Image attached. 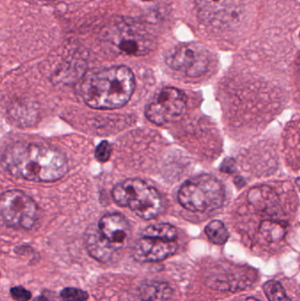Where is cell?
Instances as JSON below:
<instances>
[{"label": "cell", "instance_id": "obj_1", "mask_svg": "<svg viewBox=\"0 0 300 301\" xmlns=\"http://www.w3.org/2000/svg\"><path fill=\"white\" fill-rule=\"evenodd\" d=\"M4 164L12 176L37 182H52L67 172L62 153L47 145L16 144L6 150Z\"/></svg>", "mask_w": 300, "mask_h": 301}, {"label": "cell", "instance_id": "obj_2", "mask_svg": "<svg viewBox=\"0 0 300 301\" xmlns=\"http://www.w3.org/2000/svg\"><path fill=\"white\" fill-rule=\"evenodd\" d=\"M135 78L128 67H109L94 72L83 82L81 95L86 105L96 110H115L129 102Z\"/></svg>", "mask_w": 300, "mask_h": 301}, {"label": "cell", "instance_id": "obj_3", "mask_svg": "<svg viewBox=\"0 0 300 301\" xmlns=\"http://www.w3.org/2000/svg\"><path fill=\"white\" fill-rule=\"evenodd\" d=\"M102 36L109 47L123 55H146L155 47L154 37L133 20H117L104 29Z\"/></svg>", "mask_w": 300, "mask_h": 301}, {"label": "cell", "instance_id": "obj_4", "mask_svg": "<svg viewBox=\"0 0 300 301\" xmlns=\"http://www.w3.org/2000/svg\"><path fill=\"white\" fill-rule=\"evenodd\" d=\"M114 201L120 206L129 207L141 219H155L162 209L159 192L141 179H128L113 188Z\"/></svg>", "mask_w": 300, "mask_h": 301}, {"label": "cell", "instance_id": "obj_5", "mask_svg": "<svg viewBox=\"0 0 300 301\" xmlns=\"http://www.w3.org/2000/svg\"><path fill=\"white\" fill-rule=\"evenodd\" d=\"M225 190L217 178L202 175L185 181L178 193L179 203L187 211L210 212L224 203Z\"/></svg>", "mask_w": 300, "mask_h": 301}, {"label": "cell", "instance_id": "obj_6", "mask_svg": "<svg viewBox=\"0 0 300 301\" xmlns=\"http://www.w3.org/2000/svg\"><path fill=\"white\" fill-rule=\"evenodd\" d=\"M165 62L173 70L190 78H197L208 70L211 54L200 43H184L168 51Z\"/></svg>", "mask_w": 300, "mask_h": 301}, {"label": "cell", "instance_id": "obj_7", "mask_svg": "<svg viewBox=\"0 0 300 301\" xmlns=\"http://www.w3.org/2000/svg\"><path fill=\"white\" fill-rule=\"evenodd\" d=\"M37 213L35 201L24 192L12 189L1 196V216L8 227L30 229L35 225Z\"/></svg>", "mask_w": 300, "mask_h": 301}, {"label": "cell", "instance_id": "obj_8", "mask_svg": "<svg viewBox=\"0 0 300 301\" xmlns=\"http://www.w3.org/2000/svg\"><path fill=\"white\" fill-rule=\"evenodd\" d=\"M199 20L214 29H227L238 23L242 14L240 0H195Z\"/></svg>", "mask_w": 300, "mask_h": 301}, {"label": "cell", "instance_id": "obj_9", "mask_svg": "<svg viewBox=\"0 0 300 301\" xmlns=\"http://www.w3.org/2000/svg\"><path fill=\"white\" fill-rule=\"evenodd\" d=\"M186 104L187 96L182 91L175 87H165L149 103L145 116L149 121L160 125L180 116Z\"/></svg>", "mask_w": 300, "mask_h": 301}, {"label": "cell", "instance_id": "obj_10", "mask_svg": "<svg viewBox=\"0 0 300 301\" xmlns=\"http://www.w3.org/2000/svg\"><path fill=\"white\" fill-rule=\"evenodd\" d=\"M176 241L141 236L134 244L132 255L137 262H160L176 254Z\"/></svg>", "mask_w": 300, "mask_h": 301}, {"label": "cell", "instance_id": "obj_11", "mask_svg": "<svg viewBox=\"0 0 300 301\" xmlns=\"http://www.w3.org/2000/svg\"><path fill=\"white\" fill-rule=\"evenodd\" d=\"M97 226L102 235L116 246L117 250L121 249L129 240L130 227L124 216L118 213L107 214L100 219Z\"/></svg>", "mask_w": 300, "mask_h": 301}, {"label": "cell", "instance_id": "obj_12", "mask_svg": "<svg viewBox=\"0 0 300 301\" xmlns=\"http://www.w3.org/2000/svg\"><path fill=\"white\" fill-rule=\"evenodd\" d=\"M86 247L93 258L101 262H108L113 258L117 252L116 246L104 237L99 227L95 225L90 226L85 235Z\"/></svg>", "mask_w": 300, "mask_h": 301}, {"label": "cell", "instance_id": "obj_13", "mask_svg": "<svg viewBox=\"0 0 300 301\" xmlns=\"http://www.w3.org/2000/svg\"><path fill=\"white\" fill-rule=\"evenodd\" d=\"M137 292L142 301H167L173 295V289L168 283L154 280L141 283Z\"/></svg>", "mask_w": 300, "mask_h": 301}, {"label": "cell", "instance_id": "obj_14", "mask_svg": "<svg viewBox=\"0 0 300 301\" xmlns=\"http://www.w3.org/2000/svg\"><path fill=\"white\" fill-rule=\"evenodd\" d=\"M248 199L260 211H276L277 198L276 193L268 187L254 188L249 192Z\"/></svg>", "mask_w": 300, "mask_h": 301}, {"label": "cell", "instance_id": "obj_15", "mask_svg": "<svg viewBox=\"0 0 300 301\" xmlns=\"http://www.w3.org/2000/svg\"><path fill=\"white\" fill-rule=\"evenodd\" d=\"M286 233L287 226L280 220H264L259 227V234L268 242H279L285 238Z\"/></svg>", "mask_w": 300, "mask_h": 301}, {"label": "cell", "instance_id": "obj_16", "mask_svg": "<svg viewBox=\"0 0 300 301\" xmlns=\"http://www.w3.org/2000/svg\"><path fill=\"white\" fill-rule=\"evenodd\" d=\"M142 236L159 239L167 241H176L177 231L176 227H173L170 224H153L142 232Z\"/></svg>", "mask_w": 300, "mask_h": 301}, {"label": "cell", "instance_id": "obj_17", "mask_svg": "<svg viewBox=\"0 0 300 301\" xmlns=\"http://www.w3.org/2000/svg\"><path fill=\"white\" fill-rule=\"evenodd\" d=\"M205 234L212 242L223 245L229 239V232L220 220H213L205 227Z\"/></svg>", "mask_w": 300, "mask_h": 301}, {"label": "cell", "instance_id": "obj_18", "mask_svg": "<svg viewBox=\"0 0 300 301\" xmlns=\"http://www.w3.org/2000/svg\"><path fill=\"white\" fill-rule=\"evenodd\" d=\"M263 291L269 301H293L288 297L280 282L276 280L266 282Z\"/></svg>", "mask_w": 300, "mask_h": 301}, {"label": "cell", "instance_id": "obj_19", "mask_svg": "<svg viewBox=\"0 0 300 301\" xmlns=\"http://www.w3.org/2000/svg\"><path fill=\"white\" fill-rule=\"evenodd\" d=\"M60 298L63 301H86L89 295L86 291L74 287H66L61 291Z\"/></svg>", "mask_w": 300, "mask_h": 301}, {"label": "cell", "instance_id": "obj_20", "mask_svg": "<svg viewBox=\"0 0 300 301\" xmlns=\"http://www.w3.org/2000/svg\"><path fill=\"white\" fill-rule=\"evenodd\" d=\"M112 153V147L108 141H102L96 147L95 157L100 162H106L109 160Z\"/></svg>", "mask_w": 300, "mask_h": 301}, {"label": "cell", "instance_id": "obj_21", "mask_svg": "<svg viewBox=\"0 0 300 301\" xmlns=\"http://www.w3.org/2000/svg\"><path fill=\"white\" fill-rule=\"evenodd\" d=\"M10 294L15 301H28L31 299V293L22 286H14L10 290Z\"/></svg>", "mask_w": 300, "mask_h": 301}, {"label": "cell", "instance_id": "obj_22", "mask_svg": "<svg viewBox=\"0 0 300 301\" xmlns=\"http://www.w3.org/2000/svg\"><path fill=\"white\" fill-rule=\"evenodd\" d=\"M235 169H236L235 162L232 159H226V161L223 162L222 166H221V170H222L223 172L233 173L234 171H235Z\"/></svg>", "mask_w": 300, "mask_h": 301}, {"label": "cell", "instance_id": "obj_23", "mask_svg": "<svg viewBox=\"0 0 300 301\" xmlns=\"http://www.w3.org/2000/svg\"><path fill=\"white\" fill-rule=\"evenodd\" d=\"M33 301H51V300L49 299L48 296H45V295H41V296H38V297L35 298V300H33Z\"/></svg>", "mask_w": 300, "mask_h": 301}, {"label": "cell", "instance_id": "obj_24", "mask_svg": "<svg viewBox=\"0 0 300 301\" xmlns=\"http://www.w3.org/2000/svg\"><path fill=\"white\" fill-rule=\"evenodd\" d=\"M297 70H298V75L300 78V58L298 60V63H297Z\"/></svg>", "mask_w": 300, "mask_h": 301}, {"label": "cell", "instance_id": "obj_25", "mask_svg": "<svg viewBox=\"0 0 300 301\" xmlns=\"http://www.w3.org/2000/svg\"><path fill=\"white\" fill-rule=\"evenodd\" d=\"M260 301L256 300V299H254V298H247V299H245V301Z\"/></svg>", "mask_w": 300, "mask_h": 301}, {"label": "cell", "instance_id": "obj_26", "mask_svg": "<svg viewBox=\"0 0 300 301\" xmlns=\"http://www.w3.org/2000/svg\"><path fill=\"white\" fill-rule=\"evenodd\" d=\"M297 186H298V188L300 190V178H298L296 181Z\"/></svg>", "mask_w": 300, "mask_h": 301}, {"label": "cell", "instance_id": "obj_27", "mask_svg": "<svg viewBox=\"0 0 300 301\" xmlns=\"http://www.w3.org/2000/svg\"><path fill=\"white\" fill-rule=\"evenodd\" d=\"M143 1H152V0H143Z\"/></svg>", "mask_w": 300, "mask_h": 301}, {"label": "cell", "instance_id": "obj_28", "mask_svg": "<svg viewBox=\"0 0 300 301\" xmlns=\"http://www.w3.org/2000/svg\"></svg>", "mask_w": 300, "mask_h": 301}]
</instances>
